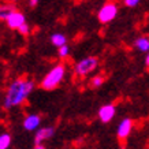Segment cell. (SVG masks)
<instances>
[{"instance_id":"1","label":"cell","mask_w":149,"mask_h":149,"mask_svg":"<svg viewBox=\"0 0 149 149\" xmlns=\"http://www.w3.org/2000/svg\"><path fill=\"white\" fill-rule=\"evenodd\" d=\"M34 89V82L32 79H23L18 78L10 85L8 91L4 97V108L10 109L18 107L23 101H26L29 95Z\"/></svg>"},{"instance_id":"2","label":"cell","mask_w":149,"mask_h":149,"mask_svg":"<svg viewBox=\"0 0 149 149\" xmlns=\"http://www.w3.org/2000/svg\"><path fill=\"white\" fill-rule=\"evenodd\" d=\"M64 74H66V66L63 63L54 66L40 82V88L44 91H52L55 88H58L59 84L63 81Z\"/></svg>"},{"instance_id":"3","label":"cell","mask_w":149,"mask_h":149,"mask_svg":"<svg viewBox=\"0 0 149 149\" xmlns=\"http://www.w3.org/2000/svg\"><path fill=\"white\" fill-rule=\"evenodd\" d=\"M99 64V60L95 56H89V58H85L79 60L77 64H75V74L79 75V77H85L89 72H92L93 70H96Z\"/></svg>"},{"instance_id":"4","label":"cell","mask_w":149,"mask_h":149,"mask_svg":"<svg viewBox=\"0 0 149 149\" xmlns=\"http://www.w3.org/2000/svg\"><path fill=\"white\" fill-rule=\"evenodd\" d=\"M118 15V6L115 3H105V4L99 10L97 18L101 23H109L111 21L116 18Z\"/></svg>"},{"instance_id":"5","label":"cell","mask_w":149,"mask_h":149,"mask_svg":"<svg viewBox=\"0 0 149 149\" xmlns=\"http://www.w3.org/2000/svg\"><path fill=\"white\" fill-rule=\"evenodd\" d=\"M116 113V108L113 104H107V105H103L100 107L99 109V119L101 120L103 123H108L111 122Z\"/></svg>"},{"instance_id":"6","label":"cell","mask_w":149,"mask_h":149,"mask_svg":"<svg viewBox=\"0 0 149 149\" xmlns=\"http://www.w3.org/2000/svg\"><path fill=\"white\" fill-rule=\"evenodd\" d=\"M131 129H133V120L129 119V118L123 119L122 122L119 123V126H118V130H116L118 138L119 140H126L127 137L130 136Z\"/></svg>"},{"instance_id":"7","label":"cell","mask_w":149,"mask_h":149,"mask_svg":"<svg viewBox=\"0 0 149 149\" xmlns=\"http://www.w3.org/2000/svg\"><path fill=\"white\" fill-rule=\"evenodd\" d=\"M25 23H26L25 15H23V13L18 11V10L7 19V26H8L10 29H17V30H18L19 27L22 26V25H25Z\"/></svg>"},{"instance_id":"8","label":"cell","mask_w":149,"mask_h":149,"mask_svg":"<svg viewBox=\"0 0 149 149\" xmlns=\"http://www.w3.org/2000/svg\"><path fill=\"white\" fill-rule=\"evenodd\" d=\"M41 123V116L40 115H37V113H30V115H27L25 119H23V129L27 131H33L38 129Z\"/></svg>"},{"instance_id":"9","label":"cell","mask_w":149,"mask_h":149,"mask_svg":"<svg viewBox=\"0 0 149 149\" xmlns=\"http://www.w3.org/2000/svg\"><path fill=\"white\" fill-rule=\"evenodd\" d=\"M55 134V129L54 127H41L38 129L34 136V144L36 145H42V141L48 140Z\"/></svg>"},{"instance_id":"10","label":"cell","mask_w":149,"mask_h":149,"mask_svg":"<svg viewBox=\"0 0 149 149\" xmlns=\"http://www.w3.org/2000/svg\"><path fill=\"white\" fill-rule=\"evenodd\" d=\"M15 11H17L15 7L11 4H0V21H6V22H7V19H8Z\"/></svg>"},{"instance_id":"11","label":"cell","mask_w":149,"mask_h":149,"mask_svg":"<svg viewBox=\"0 0 149 149\" xmlns=\"http://www.w3.org/2000/svg\"><path fill=\"white\" fill-rule=\"evenodd\" d=\"M134 45L138 51L141 52H148L149 51V37H145V36H141L138 37L136 41H134Z\"/></svg>"},{"instance_id":"12","label":"cell","mask_w":149,"mask_h":149,"mask_svg":"<svg viewBox=\"0 0 149 149\" xmlns=\"http://www.w3.org/2000/svg\"><path fill=\"white\" fill-rule=\"evenodd\" d=\"M66 41H67L66 40V36L62 34V33H55V34L51 36V42L55 47H58V48H60V47H63V45H67Z\"/></svg>"},{"instance_id":"13","label":"cell","mask_w":149,"mask_h":149,"mask_svg":"<svg viewBox=\"0 0 149 149\" xmlns=\"http://www.w3.org/2000/svg\"><path fill=\"white\" fill-rule=\"evenodd\" d=\"M10 145H11V136L8 133L0 134V149H8Z\"/></svg>"},{"instance_id":"14","label":"cell","mask_w":149,"mask_h":149,"mask_svg":"<svg viewBox=\"0 0 149 149\" xmlns=\"http://www.w3.org/2000/svg\"><path fill=\"white\" fill-rule=\"evenodd\" d=\"M68 54H70V48H68V45H63L60 47V48H58V55L60 59H64L67 58Z\"/></svg>"},{"instance_id":"15","label":"cell","mask_w":149,"mask_h":149,"mask_svg":"<svg viewBox=\"0 0 149 149\" xmlns=\"http://www.w3.org/2000/svg\"><path fill=\"white\" fill-rule=\"evenodd\" d=\"M92 86H95V88H99V86H101L104 84V77H101V75H97V77H93L91 81Z\"/></svg>"},{"instance_id":"16","label":"cell","mask_w":149,"mask_h":149,"mask_svg":"<svg viewBox=\"0 0 149 149\" xmlns=\"http://www.w3.org/2000/svg\"><path fill=\"white\" fill-rule=\"evenodd\" d=\"M18 32L22 34V36H27L29 33H30V26L27 25V23H25V25H22V26L18 29Z\"/></svg>"},{"instance_id":"17","label":"cell","mask_w":149,"mask_h":149,"mask_svg":"<svg viewBox=\"0 0 149 149\" xmlns=\"http://www.w3.org/2000/svg\"><path fill=\"white\" fill-rule=\"evenodd\" d=\"M125 4H126L127 7H136V6L140 4V1H138V0H126Z\"/></svg>"},{"instance_id":"18","label":"cell","mask_w":149,"mask_h":149,"mask_svg":"<svg viewBox=\"0 0 149 149\" xmlns=\"http://www.w3.org/2000/svg\"><path fill=\"white\" fill-rule=\"evenodd\" d=\"M29 4L32 6V7H36V4H37V0H32V1H29Z\"/></svg>"},{"instance_id":"19","label":"cell","mask_w":149,"mask_h":149,"mask_svg":"<svg viewBox=\"0 0 149 149\" xmlns=\"http://www.w3.org/2000/svg\"><path fill=\"white\" fill-rule=\"evenodd\" d=\"M145 64H146V66L149 67V54L146 55V59H145Z\"/></svg>"},{"instance_id":"20","label":"cell","mask_w":149,"mask_h":149,"mask_svg":"<svg viewBox=\"0 0 149 149\" xmlns=\"http://www.w3.org/2000/svg\"><path fill=\"white\" fill-rule=\"evenodd\" d=\"M33 149H45V148H44L42 145H36V146H34Z\"/></svg>"}]
</instances>
